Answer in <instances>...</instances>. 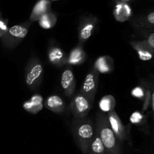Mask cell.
<instances>
[{"label":"cell","mask_w":154,"mask_h":154,"mask_svg":"<svg viewBox=\"0 0 154 154\" xmlns=\"http://www.w3.org/2000/svg\"><path fill=\"white\" fill-rule=\"evenodd\" d=\"M95 29V23L93 21H87L84 23L80 26L78 35H79V42L82 44L88 40L91 37Z\"/></svg>","instance_id":"15"},{"label":"cell","mask_w":154,"mask_h":154,"mask_svg":"<svg viewBox=\"0 0 154 154\" xmlns=\"http://www.w3.org/2000/svg\"><path fill=\"white\" fill-rule=\"evenodd\" d=\"M67 59L66 53L58 46L50 47L48 50V60L56 66H63L67 63Z\"/></svg>","instance_id":"10"},{"label":"cell","mask_w":154,"mask_h":154,"mask_svg":"<svg viewBox=\"0 0 154 154\" xmlns=\"http://www.w3.org/2000/svg\"><path fill=\"white\" fill-rule=\"evenodd\" d=\"M72 134L80 148L87 152L95 135L94 126L89 119L75 118L72 125Z\"/></svg>","instance_id":"2"},{"label":"cell","mask_w":154,"mask_h":154,"mask_svg":"<svg viewBox=\"0 0 154 154\" xmlns=\"http://www.w3.org/2000/svg\"><path fill=\"white\" fill-rule=\"evenodd\" d=\"M120 1H121L122 2H129L130 0H120Z\"/></svg>","instance_id":"28"},{"label":"cell","mask_w":154,"mask_h":154,"mask_svg":"<svg viewBox=\"0 0 154 154\" xmlns=\"http://www.w3.org/2000/svg\"><path fill=\"white\" fill-rule=\"evenodd\" d=\"M132 96L135 98H138V99H144V87H135L133 90H132V93H131Z\"/></svg>","instance_id":"24"},{"label":"cell","mask_w":154,"mask_h":154,"mask_svg":"<svg viewBox=\"0 0 154 154\" xmlns=\"http://www.w3.org/2000/svg\"><path fill=\"white\" fill-rule=\"evenodd\" d=\"M61 86L65 94L68 97H72L75 90V78L70 69H67L63 72L61 77Z\"/></svg>","instance_id":"8"},{"label":"cell","mask_w":154,"mask_h":154,"mask_svg":"<svg viewBox=\"0 0 154 154\" xmlns=\"http://www.w3.org/2000/svg\"><path fill=\"white\" fill-rule=\"evenodd\" d=\"M115 19L120 22H124L131 16V10L126 4L117 5L114 12Z\"/></svg>","instance_id":"16"},{"label":"cell","mask_w":154,"mask_h":154,"mask_svg":"<svg viewBox=\"0 0 154 154\" xmlns=\"http://www.w3.org/2000/svg\"><path fill=\"white\" fill-rule=\"evenodd\" d=\"M28 26L16 25L8 29L1 38L2 42L6 48L13 49L20 44L28 33Z\"/></svg>","instance_id":"4"},{"label":"cell","mask_w":154,"mask_h":154,"mask_svg":"<svg viewBox=\"0 0 154 154\" xmlns=\"http://www.w3.org/2000/svg\"><path fill=\"white\" fill-rule=\"evenodd\" d=\"M132 48L138 53L141 60H150L153 58L154 50L144 41H132L131 42Z\"/></svg>","instance_id":"9"},{"label":"cell","mask_w":154,"mask_h":154,"mask_svg":"<svg viewBox=\"0 0 154 154\" xmlns=\"http://www.w3.org/2000/svg\"><path fill=\"white\" fill-rule=\"evenodd\" d=\"M130 122L132 123V124H137L139 125L141 124L143 122V120H144V115L141 114L139 111H135L133 114L131 115L130 117Z\"/></svg>","instance_id":"23"},{"label":"cell","mask_w":154,"mask_h":154,"mask_svg":"<svg viewBox=\"0 0 154 154\" xmlns=\"http://www.w3.org/2000/svg\"><path fill=\"white\" fill-rule=\"evenodd\" d=\"M99 84V72L92 68L84 79L80 93L88 98L93 103Z\"/></svg>","instance_id":"6"},{"label":"cell","mask_w":154,"mask_h":154,"mask_svg":"<svg viewBox=\"0 0 154 154\" xmlns=\"http://www.w3.org/2000/svg\"><path fill=\"white\" fill-rule=\"evenodd\" d=\"M57 21V17L53 14H45L39 19V25L42 28L50 29L54 26Z\"/></svg>","instance_id":"19"},{"label":"cell","mask_w":154,"mask_h":154,"mask_svg":"<svg viewBox=\"0 0 154 154\" xmlns=\"http://www.w3.org/2000/svg\"><path fill=\"white\" fill-rule=\"evenodd\" d=\"M45 106L48 110L57 114H62L66 108L64 101L57 95L49 96L45 102Z\"/></svg>","instance_id":"11"},{"label":"cell","mask_w":154,"mask_h":154,"mask_svg":"<svg viewBox=\"0 0 154 154\" xmlns=\"http://www.w3.org/2000/svg\"><path fill=\"white\" fill-rule=\"evenodd\" d=\"M25 82L31 90H35L40 86L43 75V67L38 58L30 59L25 71Z\"/></svg>","instance_id":"3"},{"label":"cell","mask_w":154,"mask_h":154,"mask_svg":"<svg viewBox=\"0 0 154 154\" xmlns=\"http://www.w3.org/2000/svg\"><path fill=\"white\" fill-rule=\"evenodd\" d=\"M89 150L91 152V154H105V146L102 144V140L99 138V135L95 131V135L92 141Z\"/></svg>","instance_id":"18"},{"label":"cell","mask_w":154,"mask_h":154,"mask_svg":"<svg viewBox=\"0 0 154 154\" xmlns=\"http://www.w3.org/2000/svg\"><path fill=\"white\" fill-rule=\"evenodd\" d=\"M95 131L99 135V138L108 153H119V139L110 126L108 117L103 113H98L96 115Z\"/></svg>","instance_id":"1"},{"label":"cell","mask_w":154,"mask_h":154,"mask_svg":"<svg viewBox=\"0 0 154 154\" xmlns=\"http://www.w3.org/2000/svg\"><path fill=\"white\" fill-rule=\"evenodd\" d=\"M141 26L147 29H154V11L146 15L145 17L141 20Z\"/></svg>","instance_id":"22"},{"label":"cell","mask_w":154,"mask_h":154,"mask_svg":"<svg viewBox=\"0 0 154 154\" xmlns=\"http://www.w3.org/2000/svg\"><path fill=\"white\" fill-rule=\"evenodd\" d=\"M143 87L144 89V97L142 110L145 111L148 109L150 105L151 104V89H150V83L144 82Z\"/></svg>","instance_id":"21"},{"label":"cell","mask_w":154,"mask_h":154,"mask_svg":"<svg viewBox=\"0 0 154 154\" xmlns=\"http://www.w3.org/2000/svg\"><path fill=\"white\" fill-rule=\"evenodd\" d=\"M116 105L115 99L111 95L105 96L99 102V108L102 112L109 113L114 111Z\"/></svg>","instance_id":"17"},{"label":"cell","mask_w":154,"mask_h":154,"mask_svg":"<svg viewBox=\"0 0 154 154\" xmlns=\"http://www.w3.org/2000/svg\"><path fill=\"white\" fill-rule=\"evenodd\" d=\"M108 119L111 129L119 140H125L127 138V132L126 127L122 123L121 120L114 111L108 114Z\"/></svg>","instance_id":"7"},{"label":"cell","mask_w":154,"mask_h":154,"mask_svg":"<svg viewBox=\"0 0 154 154\" xmlns=\"http://www.w3.org/2000/svg\"><path fill=\"white\" fill-rule=\"evenodd\" d=\"M150 89H151V106L152 111H153V115L154 118V82L150 84Z\"/></svg>","instance_id":"27"},{"label":"cell","mask_w":154,"mask_h":154,"mask_svg":"<svg viewBox=\"0 0 154 154\" xmlns=\"http://www.w3.org/2000/svg\"><path fill=\"white\" fill-rule=\"evenodd\" d=\"M48 2L42 1L39 2L35 7L33 9V11L31 15L32 20H37L41 18L42 15L45 14V12L48 10Z\"/></svg>","instance_id":"20"},{"label":"cell","mask_w":154,"mask_h":154,"mask_svg":"<svg viewBox=\"0 0 154 154\" xmlns=\"http://www.w3.org/2000/svg\"><path fill=\"white\" fill-rule=\"evenodd\" d=\"M86 60V53L81 45L75 47L71 51L67 59V63L72 66H78L84 63Z\"/></svg>","instance_id":"13"},{"label":"cell","mask_w":154,"mask_h":154,"mask_svg":"<svg viewBox=\"0 0 154 154\" xmlns=\"http://www.w3.org/2000/svg\"><path fill=\"white\" fill-rule=\"evenodd\" d=\"M94 68L99 73L108 74L114 69V61L108 56L100 57L94 63Z\"/></svg>","instance_id":"12"},{"label":"cell","mask_w":154,"mask_h":154,"mask_svg":"<svg viewBox=\"0 0 154 154\" xmlns=\"http://www.w3.org/2000/svg\"><path fill=\"white\" fill-rule=\"evenodd\" d=\"M93 106V102L82 93H79L74 97L71 103V111L76 119L84 118Z\"/></svg>","instance_id":"5"},{"label":"cell","mask_w":154,"mask_h":154,"mask_svg":"<svg viewBox=\"0 0 154 154\" xmlns=\"http://www.w3.org/2000/svg\"><path fill=\"white\" fill-rule=\"evenodd\" d=\"M8 26L7 23L5 20H0V38L2 37L6 33V32L8 31Z\"/></svg>","instance_id":"25"},{"label":"cell","mask_w":154,"mask_h":154,"mask_svg":"<svg viewBox=\"0 0 154 154\" xmlns=\"http://www.w3.org/2000/svg\"><path fill=\"white\" fill-rule=\"evenodd\" d=\"M146 42L148 43V45L151 47L154 50V32H150V34L147 35V39H146Z\"/></svg>","instance_id":"26"},{"label":"cell","mask_w":154,"mask_h":154,"mask_svg":"<svg viewBox=\"0 0 154 154\" xmlns=\"http://www.w3.org/2000/svg\"><path fill=\"white\" fill-rule=\"evenodd\" d=\"M43 99L40 95H34L29 101H26L23 105V108L31 114H37L43 108Z\"/></svg>","instance_id":"14"}]
</instances>
